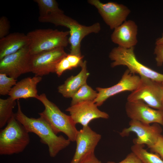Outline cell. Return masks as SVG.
I'll return each instance as SVG.
<instances>
[{
  "label": "cell",
  "instance_id": "2",
  "mask_svg": "<svg viewBox=\"0 0 163 163\" xmlns=\"http://www.w3.org/2000/svg\"><path fill=\"white\" fill-rule=\"evenodd\" d=\"M41 22L49 23L56 26H62L69 30V43L70 45V54L82 56L81 51V43L83 39L91 33H98L101 30L100 24L95 23L88 26L82 25L76 20L64 14V12L51 14L46 17L38 18Z\"/></svg>",
  "mask_w": 163,
  "mask_h": 163
},
{
  "label": "cell",
  "instance_id": "33",
  "mask_svg": "<svg viewBox=\"0 0 163 163\" xmlns=\"http://www.w3.org/2000/svg\"><path fill=\"white\" fill-rule=\"evenodd\" d=\"M162 84L163 89V82H162Z\"/></svg>",
  "mask_w": 163,
  "mask_h": 163
},
{
  "label": "cell",
  "instance_id": "26",
  "mask_svg": "<svg viewBox=\"0 0 163 163\" xmlns=\"http://www.w3.org/2000/svg\"><path fill=\"white\" fill-rule=\"evenodd\" d=\"M10 28V22L5 16L0 18V38H2L8 35Z\"/></svg>",
  "mask_w": 163,
  "mask_h": 163
},
{
  "label": "cell",
  "instance_id": "16",
  "mask_svg": "<svg viewBox=\"0 0 163 163\" xmlns=\"http://www.w3.org/2000/svg\"><path fill=\"white\" fill-rule=\"evenodd\" d=\"M111 35L112 42L126 49L134 47L138 43V26L133 21H126L113 30Z\"/></svg>",
  "mask_w": 163,
  "mask_h": 163
},
{
  "label": "cell",
  "instance_id": "4",
  "mask_svg": "<svg viewBox=\"0 0 163 163\" xmlns=\"http://www.w3.org/2000/svg\"><path fill=\"white\" fill-rule=\"evenodd\" d=\"M29 133L16 118L14 113L0 132V155H11L23 152L30 142Z\"/></svg>",
  "mask_w": 163,
  "mask_h": 163
},
{
  "label": "cell",
  "instance_id": "27",
  "mask_svg": "<svg viewBox=\"0 0 163 163\" xmlns=\"http://www.w3.org/2000/svg\"><path fill=\"white\" fill-rule=\"evenodd\" d=\"M151 152L158 154L163 160V136H159L156 143L149 148Z\"/></svg>",
  "mask_w": 163,
  "mask_h": 163
},
{
  "label": "cell",
  "instance_id": "32",
  "mask_svg": "<svg viewBox=\"0 0 163 163\" xmlns=\"http://www.w3.org/2000/svg\"><path fill=\"white\" fill-rule=\"evenodd\" d=\"M162 110L163 111V98L162 100Z\"/></svg>",
  "mask_w": 163,
  "mask_h": 163
},
{
  "label": "cell",
  "instance_id": "7",
  "mask_svg": "<svg viewBox=\"0 0 163 163\" xmlns=\"http://www.w3.org/2000/svg\"><path fill=\"white\" fill-rule=\"evenodd\" d=\"M140 78L139 84L128 96L127 101H141L153 108L162 110V83L145 77Z\"/></svg>",
  "mask_w": 163,
  "mask_h": 163
},
{
  "label": "cell",
  "instance_id": "30",
  "mask_svg": "<svg viewBox=\"0 0 163 163\" xmlns=\"http://www.w3.org/2000/svg\"><path fill=\"white\" fill-rule=\"evenodd\" d=\"M80 163H103L95 156L94 153L90 154L85 157Z\"/></svg>",
  "mask_w": 163,
  "mask_h": 163
},
{
  "label": "cell",
  "instance_id": "9",
  "mask_svg": "<svg viewBox=\"0 0 163 163\" xmlns=\"http://www.w3.org/2000/svg\"><path fill=\"white\" fill-rule=\"evenodd\" d=\"M67 54L64 48L60 47L31 55V72L35 76L41 77L55 72L58 64Z\"/></svg>",
  "mask_w": 163,
  "mask_h": 163
},
{
  "label": "cell",
  "instance_id": "29",
  "mask_svg": "<svg viewBox=\"0 0 163 163\" xmlns=\"http://www.w3.org/2000/svg\"><path fill=\"white\" fill-rule=\"evenodd\" d=\"M106 163H143L140 159L133 152L128 154L123 160L118 163L108 161Z\"/></svg>",
  "mask_w": 163,
  "mask_h": 163
},
{
  "label": "cell",
  "instance_id": "5",
  "mask_svg": "<svg viewBox=\"0 0 163 163\" xmlns=\"http://www.w3.org/2000/svg\"><path fill=\"white\" fill-rule=\"evenodd\" d=\"M27 35L30 40L28 47L31 55L58 48H65L69 43V31L37 29L29 32Z\"/></svg>",
  "mask_w": 163,
  "mask_h": 163
},
{
  "label": "cell",
  "instance_id": "10",
  "mask_svg": "<svg viewBox=\"0 0 163 163\" xmlns=\"http://www.w3.org/2000/svg\"><path fill=\"white\" fill-rule=\"evenodd\" d=\"M88 3L96 8L105 23L114 30L124 22L130 10L123 4L110 2L103 3L99 0H88Z\"/></svg>",
  "mask_w": 163,
  "mask_h": 163
},
{
  "label": "cell",
  "instance_id": "3",
  "mask_svg": "<svg viewBox=\"0 0 163 163\" xmlns=\"http://www.w3.org/2000/svg\"><path fill=\"white\" fill-rule=\"evenodd\" d=\"M37 99L43 105L44 109L38 113L45 120L57 135L62 133L71 142H75L78 130L70 115L62 112L54 103L50 101L46 94L38 95Z\"/></svg>",
  "mask_w": 163,
  "mask_h": 163
},
{
  "label": "cell",
  "instance_id": "6",
  "mask_svg": "<svg viewBox=\"0 0 163 163\" xmlns=\"http://www.w3.org/2000/svg\"><path fill=\"white\" fill-rule=\"evenodd\" d=\"M113 61L111 66L114 67L124 66L130 72L140 77L148 78L160 82H163V74L158 73L140 62L134 52V47L126 49L118 46L113 48L109 56Z\"/></svg>",
  "mask_w": 163,
  "mask_h": 163
},
{
  "label": "cell",
  "instance_id": "12",
  "mask_svg": "<svg viewBox=\"0 0 163 163\" xmlns=\"http://www.w3.org/2000/svg\"><path fill=\"white\" fill-rule=\"evenodd\" d=\"M140 81L141 78L139 75L131 73L127 69L117 84L107 88H96L98 94L94 101L98 107L101 106L110 97L123 91H134L139 86Z\"/></svg>",
  "mask_w": 163,
  "mask_h": 163
},
{
  "label": "cell",
  "instance_id": "8",
  "mask_svg": "<svg viewBox=\"0 0 163 163\" xmlns=\"http://www.w3.org/2000/svg\"><path fill=\"white\" fill-rule=\"evenodd\" d=\"M31 56L27 46L5 56L0 60V73L17 79L22 74L31 72Z\"/></svg>",
  "mask_w": 163,
  "mask_h": 163
},
{
  "label": "cell",
  "instance_id": "21",
  "mask_svg": "<svg viewBox=\"0 0 163 163\" xmlns=\"http://www.w3.org/2000/svg\"><path fill=\"white\" fill-rule=\"evenodd\" d=\"M144 147V145L134 144L131 150L143 163H163V160L159 155L148 152Z\"/></svg>",
  "mask_w": 163,
  "mask_h": 163
},
{
  "label": "cell",
  "instance_id": "17",
  "mask_svg": "<svg viewBox=\"0 0 163 163\" xmlns=\"http://www.w3.org/2000/svg\"><path fill=\"white\" fill-rule=\"evenodd\" d=\"M42 79V77L35 75L24 78L16 83L8 95L15 100L33 97L37 99L39 95L37 85Z\"/></svg>",
  "mask_w": 163,
  "mask_h": 163
},
{
  "label": "cell",
  "instance_id": "15",
  "mask_svg": "<svg viewBox=\"0 0 163 163\" xmlns=\"http://www.w3.org/2000/svg\"><path fill=\"white\" fill-rule=\"evenodd\" d=\"M101 138L89 126H83L77 135L76 148L70 163H80L87 155L94 153V150Z\"/></svg>",
  "mask_w": 163,
  "mask_h": 163
},
{
  "label": "cell",
  "instance_id": "31",
  "mask_svg": "<svg viewBox=\"0 0 163 163\" xmlns=\"http://www.w3.org/2000/svg\"><path fill=\"white\" fill-rule=\"evenodd\" d=\"M163 44V35L160 38H158L155 42L156 45Z\"/></svg>",
  "mask_w": 163,
  "mask_h": 163
},
{
  "label": "cell",
  "instance_id": "20",
  "mask_svg": "<svg viewBox=\"0 0 163 163\" xmlns=\"http://www.w3.org/2000/svg\"><path fill=\"white\" fill-rule=\"evenodd\" d=\"M15 100L9 96L6 99L0 98V128L7 123L14 114L13 110L16 105Z\"/></svg>",
  "mask_w": 163,
  "mask_h": 163
},
{
  "label": "cell",
  "instance_id": "13",
  "mask_svg": "<svg viewBox=\"0 0 163 163\" xmlns=\"http://www.w3.org/2000/svg\"><path fill=\"white\" fill-rule=\"evenodd\" d=\"M94 101H86L71 105L66 111L69 112L75 123H79L83 127L88 126L90 122L94 119H107L109 115L99 110Z\"/></svg>",
  "mask_w": 163,
  "mask_h": 163
},
{
  "label": "cell",
  "instance_id": "23",
  "mask_svg": "<svg viewBox=\"0 0 163 163\" xmlns=\"http://www.w3.org/2000/svg\"><path fill=\"white\" fill-rule=\"evenodd\" d=\"M38 6L39 16L38 18L45 17L51 14L63 12L59 7L55 0H34Z\"/></svg>",
  "mask_w": 163,
  "mask_h": 163
},
{
  "label": "cell",
  "instance_id": "25",
  "mask_svg": "<svg viewBox=\"0 0 163 163\" xmlns=\"http://www.w3.org/2000/svg\"><path fill=\"white\" fill-rule=\"evenodd\" d=\"M66 56L61 59L56 67L55 73L58 76H60L65 71L74 68L72 63Z\"/></svg>",
  "mask_w": 163,
  "mask_h": 163
},
{
  "label": "cell",
  "instance_id": "14",
  "mask_svg": "<svg viewBox=\"0 0 163 163\" xmlns=\"http://www.w3.org/2000/svg\"><path fill=\"white\" fill-rule=\"evenodd\" d=\"M125 110L131 120L148 124L157 123L163 126V110L153 109L142 101H127Z\"/></svg>",
  "mask_w": 163,
  "mask_h": 163
},
{
  "label": "cell",
  "instance_id": "22",
  "mask_svg": "<svg viewBox=\"0 0 163 163\" xmlns=\"http://www.w3.org/2000/svg\"><path fill=\"white\" fill-rule=\"evenodd\" d=\"M98 93L87 83L82 85L73 95L71 105L86 101H94L97 97Z\"/></svg>",
  "mask_w": 163,
  "mask_h": 163
},
{
  "label": "cell",
  "instance_id": "28",
  "mask_svg": "<svg viewBox=\"0 0 163 163\" xmlns=\"http://www.w3.org/2000/svg\"><path fill=\"white\" fill-rule=\"evenodd\" d=\"M154 52L157 65L161 66L163 64V44L156 45Z\"/></svg>",
  "mask_w": 163,
  "mask_h": 163
},
{
  "label": "cell",
  "instance_id": "1",
  "mask_svg": "<svg viewBox=\"0 0 163 163\" xmlns=\"http://www.w3.org/2000/svg\"><path fill=\"white\" fill-rule=\"evenodd\" d=\"M17 103V111L14 113L16 118L29 133L37 135L40 139V142L48 146L50 157H55L60 151L69 145L71 142L62 136L56 134L43 118L41 117L35 118L27 117L22 111L18 100Z\"/></svg>",
  "mask_w": 163,
  "mask_h": 163
},
{
  "label": "cell",
  "instance_id": "11",
  "mask_svg": "<svg viewBox=\"0 0 163 163\" xmlns=\"http://www.w3.org/2000/svg\"><path fill=\"white\" fill-rule=\"evenodd\" d=\"M129 126L125 128L120 133L122 137L128 136L130 133L133 132L137 135V138L133 140L134 144L146 145L149 148L157 142L161 135L162 129L159 124L154 123L151 125L139 121L131 120Z\"/></svg>",
  "mask_w": 163,
  "mask_h": 163
},
{
  "label": "cell",
  "instance_id": "19",
  "mask_svg": "<svg viewBox=\"0 0 163 163\" xmlns=\"http://www.w3.org/2000/svg\"><path fill=\"white\" fill-rule=\"evenodd\" d=\"M81 67V70L77 75L71 76L58 87V92L64 97L71 98L82 85L87 83L89 73L87 70L86 60L83 61Z\"/></svg>",
  "mask_w": 163,
  "mask_h": 163
},
{
  "label": "cell",
  "instance_id": "24",
  "mask_svg": "<svg viewBox=\"0 0 163 163\" xmlns=\"http://www.w3.org/2000/svg\"><path fill=\"white\" fill-rule=\"evenodd\" d=\"M17 80L8 76L4 73H0V94H8L12 87L16 84Z\"/></svg>",
  "mask_w": 163,
  "mask_h": 163
},
{
  "label": "cell",
  "instance_id": "18",
  "mask_svg": "<svg viewBox=\"0 0 163 163\" xmlns=\"http://www.w3.org/2000/svg\"><path fill=\"white\" fill-rule=\"evenodd\" d=\"M30 40L27 34L14 32L0 39V60L29 46Z\"/></svg>",
  "mask_w": 163,
  "mask_h": 163
}]
</instances>
